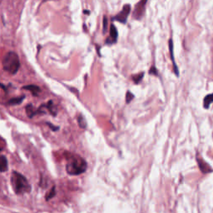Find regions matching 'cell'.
Instances as JSON below:
<instances>
[{
    "instance_id": "1",
    "label": "cell",
    "mask_w": 213,
    "mask_h": 213,
    "mask_svg": "<svg viewBox=\"0 0 213 213\" xmlns=\"http://www.w3.org/2000/svg\"><path fill=\"white\" fill-rule=\"evenodd\" d=\"M87 162L79 156H72L68 160L66 170L68 174L77 176L83 173L87 170Z\"/></svg>"
},
{
    "instance_id": "2",
    "label": "cell",
    "mask_w": 213,
    "mask_h": 213,
    "mask_svg": "<svg viewBox=\"0 0 213 213\" xmlns=\"http://www.w3.org/2000/svg\"><path fill=\"white\" fill-rule=\"evenodd\" d=\"M11 182H12L13 190L16 194L22 195V194L29 192L31 191V186L25 177H23V175L17 171L13 172L12 177H11Z\"/></svg>"
},
{
    "instance_id": "3",
    "label": "cell",
    "mask_w": 213,
    "mask_h": 213,
    "mask_svg": "<svg viewBox=\"0 0 213 213\" xmlns=\"http://www.w3.org/2000/svg\"><path fill=\"white\" fill-rule=\"evenodd\" d=\"M3 69L11 74H15L20 67L19 56L13 52H8L3 59Z\"/></svg>"
},
{
    "instance_id": "4",
    "label": "cell",
    "mask_w": 213,
    "mask_h": 213,
    "mask_svg": "<svg viewBox=\"0 0 213 213\" xmlns=\"http://www.w3.org/2000/svg\"><path fill=\"white\" fill-rule=\"evenodd\" d=\"M130 11H131V6L129 4L124 5L122 11L120 12L117 15L114 17V20H116L117 22H120L122 23H125L127 22V19L129 15Z\"/></svg>"
},
{
    "instance_id": "5",
    "label": "cell",
    "mask_w": 213,
    "mask_h": 213,
    "mask_svg": "<svg viewBox=\"0 0 213 213\" xmlns=\"http://www.w3.org/2000/svg\"><path fill=\"white\" fill-rule=\"evenodd\" d=\"M147 0H141L140 3L136 6L135 12H134V17H135L137 19H141L142 16L143 15L144 13V10H145V5L147 3Z\"/></svg>"
},
{
    "instance_id": "6",
    "label": "cell",
    "mask_w": 213,
    "mask_h": 213,
    "mask_svg": "<svg viewBox=\"0 0 213 213\" xmlns=\"http://www.w3.org/2000/svg\"><path fill=\"white\" fill-rule=\"evenodd\" d=\"M197 162H198V166H199V167H200L201 171H202L203 173H208V172L212 171L211 167L210 166L207 164V162L204 161V160L197 158Z\"/></svg>"
},
{
    "instance_id": "7",
    "label": "cell",
    "mask_w": 213,
    "mask_h": 213,
    "mask_svg": "<svg viewBox=\"0 0 213 213\" xmlns=\"http://www.w3.org/2000/svg\"><path fill=\"white\" fill-rule=\"evenodd\" d=\"M169 50H170V54H171V61H172V63H173V68H174L175 73H176L177 76H179V71H178V66H177L176 63H175L174 54H173V42H172V40H171V39L169 40Z\"/></svg>"
},
{
    "instance_id": "8",
    "label": "cell",
    "mask_w": 213,
    "mask_h": 213,
    "mask_svg": "<svg viewBox=\"0 0 213 213\" xmlns=\"http://www.w3.org/2000/svg\"><path fill=\"white\" fill-rule=\"evenodd\" d=\"M23 88L29 91V92H31L32 95H34V96H38L39 93L41 91V89L38 86H36V85H28V86L23 87Z\"/></svg>"
},
{
    "instance_id": "9",
    "label": "cell",
    "mask_w": 213,
    "mask_h": 213,
    "mask_svg": "<svg viewBox=\"0 0 213 213\" xmlns=\"http://www.w3.org/2000/svg\"><path fill=\"white\" fill-rule=\"evenodd\" d=\"M24 98H25V97H24V96L12 98V99H10V100L8 101V103H7V105H8V106L19 105V104H20V103H22V102H23Z\"/></svg>"
},
{
    "instance_id": "10",
    "label": "cell",
    "mask_w": 213,
    "mask_h": 213,
    "mask_svg": "<svg viewBox=\"0 0 213 213\" xmlns=\"http://www.w3.org/2000/svg\"><path fill=\"white\" fill-rule=\"evenodd\" d=\"M213 103V93L208 94V95H207V96L205 97V98H204V101H203L204 107H205L206 109L209 108L211 103Z\"/></svg>"
},
{
    "instance_id": "11",
    "label": "cell",
    "mask_w": 213,
    "mask_h": 213,
    "mask_svg": "<svg viewBox=\"0 0 213 213\" xmlns=\"http://www.w3.org/2000/svg\"><path fill=\"white\" fill-rule=\"evenodd\" d=\"M8 169V161L4 156H1L0 157V170L2 172L7 171Z\"/></svg>"
},
{
    "instance_id": "12",
    "label": "cell",
    "mask_w": 213,
    "mask_h": 213,
    "mask_svg": "<svg viewBox=\"0 0 213 213\" xmlns=\"http://www.w3.org/2000/svg\"><path fill=\"white\" fill-rule=\"evenodd\" d=\"M26 113L28 114L29 117L31 118V117H32L34 115L37 114V110L34 109V107L31 104H29V106H26Z\"/></svg>"
},
{
    "instance_id": "13",
    "label": "cell",
    "mask_w": 213,
    "mask_h": 213,
    "mask_svg": "<svg viewBox=\"0 0 213 213\" xmlns=\"http://www.w3.org/2000/svg\"><path fill=\"white\" fill-rule=\"evenodd\" d=\"M117 35L118 34H117V30L116 27L114 26V25H112L111 28H110V36H111V38L113 39V42H115L117 40Z\"/></svg>"
},
{
    "instance_id": "14",
    "label": "cell",
    "mask_w": 213,
    "mask_h": 213,
    "mask_svg": "<svg viewBox=\"0 0 213 213\" xmlns=\"http://www.w3.org/2000/svg\"><path fill=\"white\" fill-rule=\"evenodd\" d=\"M46 107L48 108V110H49V112H50V113L51 114H52V115H56V108H55L54 105H53V103H52V101H49V103L46 104Z\"/></svg>"
},
{
    "instance_id": "15",
    "label": "cell",
    "mask_w": 213,
    "mask_h": 213,
    "mask_svg": "<svg viewBox=\"0 0 213 213\" xmlns=\"http://www.w3.org/2000/svg\"><path fill=\"white\" fill-rule=\"evenodd\" d=\"M78 125H79V127H82V128H85V127H86V126H87L86 121H85L84 117L82 116V115L78 116Z\"/></svg>"
},
{
    "instance_id": "16",
    "label": "cell",
    "mask_w": 213,
    "mask_h": 213,
    "mask_svg": "<svg viewBox=\"0 0 213 213\" xmlns=\"http://www.w3.org/2000/svg\"><path fill=\"white\" fill-rule=\"evenodd\" d=\"M55 194H56V190H55V187H53L52 189L50 190L49 193L46 195V200L49 201L50 199H52V197L55 196Z\"/></svg>"
},
{
    "instance_id": "17",
    "label": "cell",
    "mask_w": 213,
    "mask_h": 213,
    "mask_svg": "<svg viewBox=\"0 0 213 213\" xmlns=\"http://www.w3.org/2000/svg\"><path fill=\"white\" fill-rule=\"evenodd\" d=\"M143 73H139V74L137 75H135V76H133V81L135 82V83H140L141 82V80L142 79V78H143Z\"/></svg>"
},
{
    "instance_id": "18",
    "label": "cell",
    "mask_w": 213,
    "mask_h": 213,
    "mask_svg": "<svg viewBox=\"0 0 213 213\" xmlns=\"http://www.w3.org/2000/svg\"><path fill=\"white\" fill-rule=\"evenodd\" d=\"M133 97H134V96H133V94L131 93V92H127V94H126V102H127V103H129L131 101L133 100Z\"/></svg>"
},
{
    "instance_id": "19",
    "label": "cell",
    "mask_w": 213,
    "mask_h": 213,
    "mask_svg": "<svg viewBox=\"0 0 213 213\" xmlns=\"http://www.w3.org/2000/svg\"><path fill=\"white\" fill-rule=\"evenodd\" d=\"M107 29V19L106 17L103 18V32H106V30Z\"/></svg>"
},
{
    "instance_id": "20",
    "label": "cell",
    "mask_w": 213,
    "mask_h": 213,
    "mask_svg": "<svg viewBox=\"0 0 213 213\" xmlns=\"http://www.w3.org/2000/svg\"><path fill=\"white\" fill-rule=\"evenodd\" d=\"M150 74H154V75H157V71L155 67H152V68L150 69Z\"/></svg>"
},
{
    "instance_id": "21",
    "label": "cell",
    "mask_w": 213,
    "mask_h": 213,
    "mask_svg": "<svg viewBox=\"0 0 213 213\" xmlns=\"http://www.w3.org/2000/svg\"><path fill=\"white\" fill-rule=\"evenodd\" d=\"M84 13H85V14H89V13H89L88 11H84Z\"/></svg>"
}]
</instances>
